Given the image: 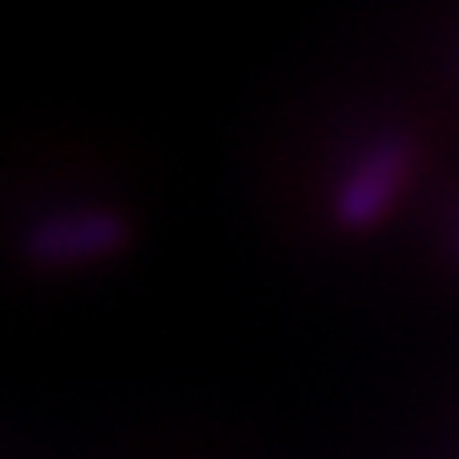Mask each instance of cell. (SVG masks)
I'll return each mask as SVG.
<instances>
[{
    "mask_svg": "<svg viewBox=\"0 0 459 459\" xmlns=\"http://www.w3.org/2000/svg\"><path fill=\"white\" fill-rule=\"evenodd\" d=\"M415 166V145L403 134H383L342 169L331 194V218L347 234H367L383 226L407 190Z\"/></svg>",
    "mask_w": 459,
    "mask_h": 459,
    "instance_id": "obj_1",
    "label": "cell"
},
{
    "mask_svg": "<svg viewBox=\"0 0 459 459\" xmlns=\"http://www.w3.org/2000/svg\"><path fill=\"white\" fill-rule=\"evenodd\" d=\"M129 246V222L113 206H77L40 218L24 234V258L40 270H77Z\"/></svg>",
    "mask_w": 459,
    "mask_h": 459,
    "instance_id": "obj_2",
    "label": "cell"
}]
</instances>
